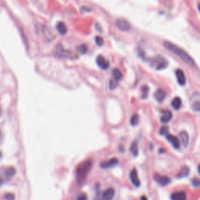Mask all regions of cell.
<instances>
[{
	"instance_id": "cell-1",
	"label": "cell",
	"mask_w": 200,
	"mask_h": 200,
	"mask_svg": "<svg viewBox=\"0 0 200 200\" xmlns=\"http://www.w3.org/2000/svg\"><path fill=\"white\" fill-rule=\"evenodd\" d=\"M163 46L168 51L171 52L175 55H178L181 60L184 61L186 64L191 66V67H194L196 65L194 60L191 57V55L184 51L183 49L180 48L177 45L170 42H163Z\"/></svg>"
},
{
	"instance_id": "cell-2",
	"label": "cell",
	"mask_w": 200,
	"mask_h": 200,
	"mask_svg": "<svg viewBox=\"0 0 200 200\" xmlns=\"http://www.w3.org/2000/svg\"><path fill=\"white\" fill-rule=\"evenodd\" d=\"M91 168H92V161L91 160L84 161L77 166L76 169V178L77 183L81 184L86 180Z\"/></svg>"
},
{
	"instance_id": "cell-3",
	"label": "cell",
	"mask_w": 200,
	"mask_h": 200,
	"mask_svg": "<svg viewBox=\"0 0 200 200\" xmlns=\"http://www.w3.org/2000/svg\"><path fill=\"white\" fill-rule=\"evenodd\" d=\"M152 65L157 70H163L167 67L168 61L161 55H158L157 57L153 58L152 60Z\"/></svg>"
},
{
	"instance_id": "cell-4",
	"label": "cell",
	"mask_w": 200,
	"mask_h": 200,
	"mask_svg": "<svg viewBox=\"0 0 200 200\" xmlns=\"http://www.w3.org/2000/svg\"><path fill=\"white\" fill-rule=\"evenodd\" d=\"M116 25L120 30L123 31H128L131 29V24L127 20L124 19H117L116 20Z\"/></svg>"
},
{
	"instance_id": "cell-5",
	"label": "cell",
	"mask_w": 200,
	"mask_h": 200,
	"mask_svg": "<svg viewBox=\"0 0 200 200\" xmlns=\"http://www.w3.org/2000/svg\"><path fill=\"white\" fill-rule=\"evenodd\" d=\"M153 178H154V180L161 186H166L170 181L168 177L165 176V175H159V174H156Z\"/></svg>"
},
{
	"instance_id": "cell-6",
	"label": "cell",
	"mask_w": 200,
	"mask_h": 200,
	"mask_svg": "<svg viewBox=\"0 0 200 200\" xmlns=\"http://www.w3.org/2000/svg\"><path fill=\"white\" fill-rule=\"evenodd\" d=\"M96 64L99 66V68L103 70H107L109 67V61L106 59L103 55H99L96 58Z\"/></svg>"
},
{
	"instance_id": "cell-7",
	"label": "cell",
	"mask_w": 200,
	"mask_h": 200,
	"mask_svg": "<svg viewBox=\"0 0 200 200\" xmlns=\"http://www.w3.org/2000/svg\"><path fill=\"white\" fill-rule=\"evenodd\" d=\"M118 163V160L117 158H112L109 160L103 161L100 163V167L103 169H109L111 167L115 166Z\"/></svg>"
},
{
	"instance_id": "cell-8",
	"label": "cell",
	"mask_w": 200,
	"mask_h": 200,
	"mask_svg": "<svg viewBox=\"0 0 200 200\" xmlns=\"http://www.w3.org/2000/svg\"><path fill=\"white\" fill-rule=\"evenodd\" d=\"M166 138L168 140L169 142L174 146V148H175V149H179L180 148L181 141L179 140L178 137L174 136V135H170V134H167V135H166Z\"/></svg>"
},
{
	"instance_id": "cell-9",
	"label": "cell",
	"mask_w": 200,
	"mask_h": 200,
	"mask_svg": "<svg viewBox=\"0 0 200 200\" xmlns=\"http://www.w3.org/2000/svg\"><path fill=\"white\" fill-rule=\"evenodd\" d=\"M115 195V191L112 188L106 189L102 194V199L103 200H113Z\"/></svg>"
},
{
	"instance_id": "cell-10",
	"label": "cell",
	"mask_w": 200,
	"mask_h": 200,
	"mask_svg": "<svg viewBox=\"0 0 200 200\" xmlns=\"http://www.w3.org/2000/svg\"><path fill=\"white\" fill-rule=\"evenodd\" d=\"M130 178H131L132 184H134L135 187L140 186L141 181L140 180H139V176H138V172H137V170L135 168H134L131 171V174H130Z\"/></svg>"
},
{
	"instance_id": "cell-11",
	"label": "cell",
	"mask_w": 200,
	"mask_h": 200,
	"mask_svg": "<svg viewBox=\"0 0 200 200\" xmlns=\"http://www.w3.org/2000/svg\"><path fill=\"white\" fill-rule=\"evenodd\" d=\"M175 73H176L177 80H178V82L179 83V85H185V84H186V77H185L184 73L182 70L178 69L176 71H175Z\"/></svg>"
},
{
	"instance_id": "cell-12",
	"label": "cell",
	"mask_w": 200,
	"mask_h": 200,
	"mask_svg": "<svg viewBox=\"0 0 200 200\" xmlns=\"http://www.w3.org/2000/svg\"><path fill=\"white\" fill-rule=\"evenodd\" d=\"M170 198H171V200H186V192H184V191H179V192H174L171 195V196H170Z\"/></svg>"
},
{
	"instance_id": "cell-13",
	"label": "cell",
	"mask_w": 200,
	"mask_h": 200,
	"mask_svg": "<svg viewBox=\"0 0 200 200\" xmlns=\"http://www.w3.org/2000/svg\"><path fill=\"white\" fill-rule=\"evenodd\" d=\"M163 115L160 118V121L162 123H168L170 120L172 119L173 117V113L169 109H166V110H163L162 112Z\"/></svg>"
},
{
	"instance_id": "cell-14",
	"label": "cell",
	"mask_w": 200,
	"mask_h": 200,
	"mask_svg": "<svg viewBox=\"0 0 200 200\" xmlns=\"http://www.w3.org/2000/svg\"><path fill=\"white\" fill-rule=\"evenodd\" d=\"M154 97L158 103H162L165 99V98H166V92L163 89L159 88V89L157 90V91L155 92Z\"/></svg>"
},
{
	"instance_id": "cell-15",
	"label": "cell",
	"mask_w": 200,
	"mask_h": 200,
	"mask_svg": "<svg viewBox=\"0 0 200 200\" xmlns=\"http://www.w3.org/2000/svg\"><path fill=\"white\" fill-rule=\"evenodd\" d=\"M16 174V170L13 166H9L4 169V176L6 179H11Z\"/></svg>"
},
{
	"instance_id": "cell-16",
	"label": "cell",
	"mask_w": 200,
	"mask_h": 200,
	"mask_svg": "<svg viewBox=\"0 0 200 200\" xmlns=\"http://www.w3.org/2000/svg\"><path fill=\"white\" fill-rule=\"evenodd\" d=\"M56 30L60 33V34L65 35L67 34V26H66V24H64V22L60 21L58 22L57 24H56Z\"/></svg>"
},
{
	"instance_id": "cell-17",
	"label": "cell",
	"mask_w": 200,
	"mask_h": 200,
	"mask_svg": "<svg viewBox=\"0 0 200 200\" xmlns=\"http://www.w3.org/2000/svg\"><path fill=\"white\" fill-rule=\"evenodd\" d=\"M179 136H180L181 138L180 141H181V144H182L184 147H186L187 145L188 144V141H189L188 134L185 131H182L179 133Z\"/></svg>"
},
{
	"instance_id": "cell-18",
	"label": "cell",
	"mask_w": 200,
	"mask_h": 200,
	"mask_svg": "<svg viewBox=\"0 0 200 200\" xmlns=\"http://www.w3.org/2000/svg\"><path fill=\"white\" fill-rule=\"evenodd\" d=\"M70 52L67 50H65L61 46H59V49H57V55L59 57H68L70 55Z\"/></svg>"
},
{
	"instance_id": "cell-19",
	"label": "cell",
	"mask_w": 200,
	"mask_h": 200,
	"mask_svg": "<svg viewBox=\"0 0 200 200\" xmlns=\"http://www.w3.org/2000/svg\"><path fill=\"white\" fill-rule=\"evenodd\" d=\"M112 75H113V78L117 81H121L122 78H123V73H121V71L119 69H117V68H115V69L113 70V71H112Z\"/></svg>"
},
{
	"instance_id": "cell-20",
	"label": "cell",
	"mask_w": 200,
	"mask_h": 200,
	"mask_svg": "<svg viewBox=\"0 0 200 200\" xmlns=\"http://www.w3.org/2000/svg\"><path fill=\"white\" fill-rule=\"evenodd\" d=\"M171 106L175 109H179L181 106V99L179 97H175L171 102Z\"/></svg>"
},
{
	"instance_id": "cell-21",
	"label": "cell",
	"mask_w": 200,
	"mask_h": 200,
	"mask_svg": "<svg viewBox=\"0 0 200 200\" xmlns=\"http://www.w3.org/2000/svg\"><path fill=\"white\" fill-rule=\"evenodd\" d=\"M189 171H190L189 167H188V166H183L181 170L180 173L178 175V178H185V177H187L189 175Z\"/></svg>"
},
{
	"instance_id": "cell-22",
	"label": "cell",
	"mask_w": 200,
	"mask_h": 200,
	"mask_svg": "<svg viewBox=\"0 0 200 200\" xmlns=\"http://www.w3.org/2000/svg\"><path fill=\"white\" fill-rule=\"evenodd\" d=\"M130 151H131V153H132L134 157H137L139 155V147H138V142L136 141L131 144Z\"/></svg>"
},
{
	"instance_id": "cell-23",
	"label": "cell",
	"mask_w": 200,
	"mask_h": 200,
	"mask_svg": "<svg viewBox=\"0 0 200 200\" xmlns=\"http://www.w3.org/2000/svg\"><path fill=\"white\" fill-rule=\"evenodd\" d=\"M149 87L147 85H144L141 88V91H142V99H146L149 94Z\"/></svg>"
},
{
	"instance_id": "cell-24",
	"label": "cell",
	"mask_w": 200,
	"mask_h": 200,
	"mask_svg": "<svg viewBox=\"0 0 200 200\" xmlns=\"http://www.w3.org/2000/svg\"><path fill=\"white\" fill-rule=\"evenodd\" d=\"M117 86H118V81L115 80L114 78H113V79H111L110 81H109V89L114 90Z\"/></svg>"
},
{
	"instance_id": "cell-25",
	"label": "cell",
	"mask_w": 200,
	"mask_h": 200,
	"mask_svg": "<svg viewBox=\"0 0 200 200\" xmlns=\"http://www.w3.org/2000/svg\"><path fill=\"white\" fill-rule=\"evenodd\" d=\"M139 116L138 114H134L131 118V124L132 126H136L139 124Z\"/></svg>"
},
{
	"instance_id": "cell-26",
	"label": "cell",
	"mask_w": 200,
	"mask_h": 200,
	"mask_svg": "<svg viewBox=\"0 0 200 200\" xmlns=\"http://www.w3.org/2000/svg\"><path fill=\"white\" fill-rule=\"evenodd\" d=\"M192 109L195 112H200V102L196 101L192 104Z\"/></svg>"
},
{
	"instance_id": "cell-27",
	"label": "cell",
	"mask_w": 200,
	"mask_h": 200,
	"mask_svg": "<svg viewBox=\"0 0 200 200\" xmlns=\"http://www.w3.org/2000/svg\"><path fill=\"white\" fill-rule=\"evenodd\" d=\"M78 51L81 52V54H85L88 51V47L86 45H85V44H83V45H81V46L78 47Z\"/></svg>"
},
{
	"instance_id": "cell-28",
	"label": "cell",
	"mask_w": 200,
	"mask_h": 200,
	"mask_svg": "<svg viewBox=\"0 0 200 200\" xmlns=\"http://www.w3.org/2000/svg\"><path fill=\"white\" fill-rule=\"evenodd\" d=\"M160 134L161 135H166L168 134V127H166V126H163V127H161L160 129Z\"/></svg>"
},
{
	"instance_id": "cell-29",
	"label": "cell",
	"mask_w": 200,
	"mask_h": 200,
	"mask_svg": "<svg viewBox=\"0 0 200 200\" xmlns=\"http://www.w3.org/2000/svg\"><path fill=\"white\" fill-rule=\"evenodd\" d=\"M95 42L99 46H102L104 43V40L103 39V38H101L100 36H96L95 37Z\"/></svg>"
},
{
	"instance_id": "cell-30",
	"label": "cell",
	"mask_w": 200,
	"mask_h": 200,
	"mask_svg": "<svg viewBox=\"0 0 200 200\" xmlns=\"http://www.w3.org/2000/svg\"><path fill=\"white\" fill-rule=\"evenodd\" d=\"M76 200H88V196L85 193H81L77 196Z\"/></svg>"
},
{
	"instance_id": "cell-31",
	"label": "cell",
	"mask_w": 200,
	"mask_h": 200,
	"mask_svg": "<svg viewBox=\"0 0 200 200\" xmlns=\"http://www.w3.org/2000/svg\"><path fill=\"white\" fill-rule=\"evenodd\" d=\"M192 185L195 187H199L200 186V180L199 179H197V178H195L192 180Z\"/></svg>"
},
{
	"instance_id": "cell-32",
	"label": "cell",
	"mask_w": 200,
	"mask_h": 200,
	"mask_svg": "<svg viewBox=\"0 0 200 200\" xmlns=\"http://www.w3.org/2000/svg\"><path fill=\"white\" fill-rule=\"evenodd\" d=\"M5 199L7 200H14V195L11 194V193L6 194V196H5Z\"/></svg>"
},
{
	"instance_id": "cell-33",
	"label": "cell",
	"mask_w": 200,
	"mask_h": 200,
	"mask_svg": "<svg viewBox=\"0 0 200 200\" xmlns=\"http://www.w3.org/2000/svg\"><path fill=\"white\" fill-rule=\"evenodd\" d=\"M141 200H148V199H147L146 196H142V199H141Z\"/></svg>"
},
{
	"instance_id": "cell-34",
	"label": "cell",
	"mask_w": 200,
	"mask_h": 200,
	"mask_svg": "<svg viewBox=\"0 0 200 200\" xmlns=\"http://www.w3.org/2000/svg\"><path fill=\"white\" fill-rule=\"evenodd\" d=\"M3 182H4V181L2 180V179L1 178H0V185H2V183H3Z\"/></svg>"
},
{
	"instance_id": "cell-35",
	"label": "cell",
	"mask_w": 200,
	"mask_h": 200,
	"mask_svg": "<svg viewBox=\"0 0 200 200\" xmlns=\"http://www.w3.org/2000/svg\"><path fill=\"white\" fill-rule=\"evenodd\" d=\"M198 171H199V175H200V164L199 165V167H198Z\"/></svg>"
},
{
	"instance_id": "cell-36",
	"label": "cell",
	"mask_w": 200,
	"mask_h": 200,
	"mask_svg": "<svg viewBox=\"0 0 200 200\" xmlns=\"http://www.w3.org/2000/svg\"><path fill=\"white\" fill-rule=\"evenodd\" d=\"M2 152L0 151V159L2 158Z\"/></svg>"
},
{
	"instance_id": "cell-37",
	"label": "cell",
	"mask_w": 200,
	"mask_h": 200,
	"mask_svg": "<svg viewBox=\"0 0 200 200\" xmlns=\"http://www.w3.org/2000/svg\"><path fill=\"white\" fill-rule=\"evenodd\" d=\"M2 114V109H1V107H0V116Z\"/></svg>"
},
{
	"instance_id": "cell-38",
	"label": "cell",
	"mask_w": 200,
	"mask_h": 200,
	"mask_svg": "<svg viewBox=\"0 0 200 200\" xmlns=\"http://www.w3.org/2000/svg\"><path fill=\"white\" fill-rule=\"evenodd\" d=\"M199 10H200V5H199Z\"/></svg>"
}]
</instances>
